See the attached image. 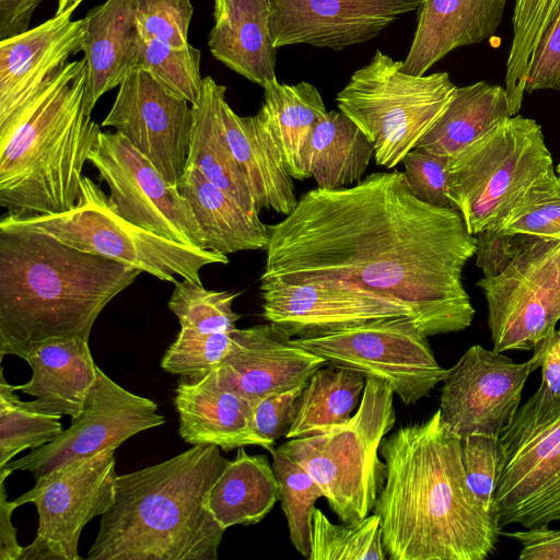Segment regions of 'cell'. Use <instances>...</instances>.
I'll return each instance as SVG.
<instances>
[{
	"mask_svg": "<svg viewBox=\"0 0 560 560\" xmlns=\"http://www.w3.org/2000/svg\"><path fill=\"white\" fill-rule=\"evenodd\" d=\"M267 230L259 280L360 285L408 306L428 337L472 323L463 271L476 237L458 210L417 198L401 171L308 190Z\"/></svg>",
	"mask_w": 560,
	"mask_h": 560,
	"instance_id": "1",
	"label": "cell"
},
{
	"mask_svg": "<svg viewBox=\"0 0 560 560\" xmlns=\"http://www.w3.org/2000/svg\"><path fill=\"white\" fill-rule=\"evenodd\" d=\"M385 481L373 513L390 560H483L501 529L468 486L462 440L440 408L381 442Z\"/></svg>",
	"mask_w": 560,
	"mask_h": 560,
	"instance_id": "2",
	"label": "cell"
},
{
	"mask_svg": "<svg viewBox=\"0 0 560 560\" xmlns=\"http://www.w3.org/2000/svg\"><path fill=\"white\" fill-rule=\"evenodd\" d=\"M142 271L0 220V357L90 338L103 308Z\"/></svg>",
	"mask_w": 560,
	"mask_h": 560,
	"instance_id": "3",
	"label": "cell"
},
{
	"mask_svg": "<svg viewBox=\"0 0 560 560\" xmlns=\"http://www.w3.org/2000/svg\"><path fill=\"white\" fill-rule=\"evenodd\" d=\"M228 462L217 445H194L117 476L88 559L217 560L225 529L205 501Z\"/></svg>",
	"mask_w": 560,
	"mask_h": 560,
	"instance_id": "4",
	"label": "cell"
},
{
	"mask_svg": "<svg viewBox=\"0 0 560 560\" xmlns=\"http://www.w3.org/2000/svg\"><path fill=\"white\" fill-rule=\"evenodd\" d=\"M86 61H68L0 125V206L22 215L72 209L102 131L84 108Z\"/></svg>",
	"mask_w": 560,
	"mask_h": 560,
	"instance_id": "5",
	"label": "cell"
},
{
	"mask_svg": "<svg viewBox=\"0 0 560 560\" xmlns=\"http://www.w3.org/2000/svg\"><path fill=\"white\" fill-rule=\"evenodd\" d=\"M394 395L384 382L366 378L359 407L347 422L288 439L278 447L312 476L342 523L366 517L384 485L380 446L396 423Z\"/></svg>",
	"mask_w": 560,
	"mask_h": 560,
	"instance_id": "6",
	"label": "cell"
},
{
	"mask_svg": "<svg viewBox=\"0 0 560 560\" xmlns=\"http://www.w3.org/2000/svg\"><path fill=\"white\" fill-rule=\"evenodd\" d=\"M456 88L448 72L410 74L402 61L376 50L336 102L373 144L375 163L394 168L441 117Z\"/></svg>",
	"mask_w": 560,
	"mask_h": 560,
	"instance_id": "7",
	"label": "cell"
},
{
	"mask_svg": "<svg viewBox=\"0 0 560 560\" xmlns=\"http://www.w3.org/2000/svg\"><path fill=\"white\" fill-rule=\"evenodd\" d=\"M553 172L541 126L517 114L448 158V197L476 235L498 230L524 194Z\"/></svg>",
	"mask_w": 560,
	"mask_h": 560,
	"instance_id": "8",
	"label": "cell"
},
{
	"mask_svg": "<svg viewBox=\"0 0 560 560\" xmlns=\"http://www.w3.org/2000/svg\"><path fill=\"white\" fill-rule=\"evenodd\" d=\"M1 220L47 233L68 246L172 283L180 277L202 284L200 270L205 266L229 264L228 255L180 244L129 222L88 176L82 178L72 209L55 214L8 212Z\"/></svg>",
	"mask_w": 560,
	"mask_h": 560,
	"instance_id": "9",
	"label": "cell"
},
{
	"mask_svg": "<svg viewBox=\"0 0 560 560\" xmlns=\"http://www.w3.org/2000/svg\"><path fill=\"white\" fill-rule=\"evenodd\" d=\"M492 513L498 527L560 521V396L542 386L500 435Z\"/></svg>",
	"mask_w": 560,
	"mask_h": 560,
	"instance_id": "10",
	"label": "cell"
},
{
	"mask_svg": "<svg viewBox=\"0 0 560 560\" xmlns=\"http://www.w3.org/2000/svg\"><path fill=\"white\" fill-rule=\"evenodd\" d=\"M292 341L328 364L384 382L405 405L429 396L448 371L436 361L428 336L406 316L371 320Z\"/></svg>",
	"mask_w": 560,
	"mask_h": 560,
	"instance_id": "11",
	"label": "cell"
},
{
	"mask_svg": "<svg viewBox=\"0 0 560 560\" xmlns=\"http://www.w3.org/2000/svg\"><path fill=\"white\" fill-rule=\"evenodd\" d=\"M116 448L67 462L36 479L13 501L33 503L38 513L37 535L23 547L20 560H80L79 539L85 525L113 504L116 488Z\"/></svg>",
	"mask_w": 560,
	"mask_h": 560,
	"instance_id": "12",
	"label": "cell"
},
{
	"mask_svg": "<svg viewBox=\"0 0 560 560\" xmlns=\"http://www.w3.org/2000/svg\"><path fill=\"white\" fill-rule=\"evenodd\" d=\"M560 272V241L517 235V250L500 275L476 285L485 294L493 350H534L559 322L552 292Z\"/></svg>",
	"mask_w": 560,
	"mask_h": 560,
	"instance_id": "13",
	"label": "cell"
},
{
	"mask_svg": "<svg viewBox=\"0 0 560 560\" xmlns=\"http://www.w3.org/2000/svg\"><path fill=\"white\" fill-rule=\"evenodd\" d=\"M88 162L107 184L108 200L122 218L162 237L206 249L194 213L177 186L121 133L101 131Z\"/></svg>",
	"mask_w": 560,
	"mask_h": 560,
	"instance_id": "14",
	"label": "cell"
},
{
	"mask_svg": "<svg viewBox=\"0 0 560 560\" xmlns=\"http://www.w3.org/2000/svg\"><path fill=\"white\" fill-rule=\"evenodd\" d=\"M158 409L155 401L127 390L96 366V380L70 427L5 467L31 472L36 480L67 462L117 448L131 436L164 424Z\"/></svg>",
	"mask_w": 560,
	"mask_h": 560,
	"instance_id": "15",
	"label": "cell"
},
{
	"mask_svg": "<svg viewBox=\"0 0 560 560\" xmlns=\"http://www.w3.org/2000/svg\"><path fill=\"white\" fill-rule=\"evenodd\" d=\"M535 370L530 359L516 363L502 352L471 346L443 381V421L460 440L475 434L500 438L512 423Z\"/></svg>",
	"mask_w": 560,
	"mask_h": 560,
	"instance_id": "16",
	"label": "cell"
},
{
	"mask_svg": "<svg viewBox=\"0 0 560 560\" xmlns=\"http://www.w3.org/2000/svg\"><path fill=\"white\" fill-rule=\"evenodd\" d=\"M140 66L120 83L103 127H114L176 185L187 165L191 105Z\"/></svg>",
	"mask_w": 560,
	"mask_h": 560,
	"instance_id": "17",
	"label": "cell"
},
{
	"mask_svg": "<svg viewBox=\"0 0 560 560\" xmlns=\"http://www.w3.org/2000/svg\"><path fill=\"white\" fill-rule=\"evenodd\" d=\"M259 282L262 317L291 338L319 336L382 318L406 316L413 320L410 308L398 300L355 284Z\"/></svg>",
	"mask_w": 560,
	"mask_h": 560,
	"instance_id": "18",
	"label": "cell"
},
{
	"mask_svg": "<svg viewBox=\"0 0 560 560\" xmlns=\"http://www.w3.org/2000/svg\"><path fill=\"white\" fill-rule=\"evenodd\" d=\"M421 0H270V34L278 49L310 45L336 51L369 42Z\"/></svg>",
	"mask_w": 560,
	"mask_h": 560,
	"instance_id": "19",
	"label": "cell"
},
{
	"mask_svg": "<svg viewBox=\"0 0 560 560\" xmlns=\"http://www.w3.org/2000/svg\"><path fill=\"white\" fill-rule=\"evenodd\" d=\"M327 364L317 354L296 346L278 325H255L231 332V345L218 376L253 404L268 395L306 384Z\"/></svg>",
	"mask_w": 560,
	"mask_h": 560,
	"instance_id": "20",
	"label": "cell"
},
{
	"mask_svg": "<svg viewBox=\"0 0 560 560\" xmlns=\"http://www.w3.org/2000/svg\"><path fill=\"white\" fill-rule=\"evenodd\" d=\"M83 0L35 27L0 40V125L83 49L84 19L73 20Z\"/></svg>",
	"mask_w": 560,
	"mask_h": 560,
	"instance_id": "21",
	"label": "cell"
},
{
	"mask_svg": "<svg viewBox=\"0 0 560 560\" xmlns=\"http://www.w3.org/2000/svg\"><path fill=\"white\" fill-rule=\"evenodd\" d=\"M178 433L190 445H217L229 452L247 445L273 447L253 428V402L226 385L215 369L201 377H183L175 389Z\"/></svg>",
	"mask_w": 560,
	"mask_h": 560,
	"instance_id": "22",
	"label": "cell"
},
{
	"mask_svg": "<svg viewBox=\"0 0 560 560\" xmlns=\"http://www.w3.org/2000/svg\"><path fill=\"white\" fill-rule=\"evenodd\" d=\"M506 0H421L413 38L402 61L410 74L423 75L456 48L492 37Z\"/></svg>",
	"mask_w": 560,
	"mask_h": 560,
	"instance_id": "23",
	"label": "cell"
},
{
	"mask_svg": "<svg viewBox=\"0 0 560 560\" xmlns=\"http://www.w3.org/2000/svg\"><path fill=\"white\" fill-rule=\"evenodd\" d=\"M32 369L28 382L15 386L16 390L34 396L22 404L33 410L56 415H79L96 380V364L89 339L72 336L45 341L23 357Z\"/></svg>",
	"mask_w": 560,
	"mask_h": 560,
	"instance_id": "24",
	"label": "cell"
},
{
	"mask_svg": "<svg viewBox=\"0 0 560 560\" xmlns=\"http://www.w3.org/2000/svg\"><path fill=\"white\" fill-rule=\"evenodd\" d=\"M83 19L84 108L91 115L97 101L139 66L140 35L135 0H105Z\"/></svg>",
	"mask_w": 560,
	"mask_h": 560,
	"instance_id": "25",
	"label": "cell"
},
{
	"mask_svg": "<svg viewBox=\"0 0 560 560\" xmlns=\"http://www.w3.org/2000/svg\"><path fill=\"white\" fill-rule=\"evenodd\" d=\"M211 55L232 71L264 88L277 79V48L270 34V0H213Z\"/></svg>",
	"mask_w": 560,
	"mask_h": 560,
	"instance_id": "26",
	"label": "cell"
},
{
	"mask_svg": "<svg viewBox=\"0 0 560 560\" xmlns=\"http://www.w3.org/2000/svg\"><path fill=\"white\" fill-rule=\"evenodd\" d=\"M222 121L228 143L257 209L288 215L299 199L281 151L266 125L257 115H237L228 100L222 104Z\"/></svg>",
	"mask_w": 560,
	"mask_h": 560,
	"instance_id": "27",
	"label": "cell"
},
{
	"mask_svg": "<svg viewBox=\"0 0 560 560\" xmlns=\"http://www.w3.org/2000/svg\"><path fill=\"white\" fill-rule=\"evenodd\" d=\"M176 186L194 213L206 249L229 255L266 248L267 224L209 182L198 168L187 165Z\"/></svg>",
	"mask_w": 560,
	"mask_h": 560,
	"instance_id": "28",
	"label": "cell"
},
{
	"mask_svg": "<svg viewBox=\"0 0 560 560\" xmlns=\"http://www.w3.org/2000/svg\"><path fill=\"white\" fill-rule=\"evenodd\" d=\"M225 100L226 88L210 75L203 77L199 98L191 105L187 165L198 168L209 182L235 199L248 213L259 215L260 211L224 132L222 104Z\"/></svg>",
	"mask_w": 560,
	"mask_h": 560,
	"instance_id": "29",
	"label": "cell"
},
{
	"mask_svg": "<svg viewBox=\"0 0 560 560\" xmlns=\"http://www.w3.org/2000/svg\"><path fill=\"white\" fill-rule=\"evenodd\" d=\"M262 89L264 100L256 115L276 140L291 177L310 178L311 137L328 112L319 91L306 81L283 84L277 79Z\"/></svg>",
	"mask_w": 560,
	"mask_h": 560,
	"instance_id": "30",
	"label": "cell"
},
{
	"mask_svg": "<svg viewBox=\"0 0 560 560\" xmlns=\"http://www.w3.org/2000/svg\"><path fill=\"white\" fill-rule=\"evenodd\" d=\"M280 500V487L266 455H249L244 446L211 486L205 506L225 530L264 520Z\"/></svg>",
	"mask_w": 560,
	"mask_h": 560,
	"instance_id": "31",
	"label": "cell"
},
{
	"mask_svg": "<svg viewBox=\"0 0 560 560\" xmlns=\"http://www.w3.org/2000/svg\"><path fill=\"white\" fill-rule=\"evenodd\" d=\"M509 117L505 88L486 81L457 86L444 113L416 148L452 158Z\"/></svg>",
	"mask_w": 560,
	"mask_h": 560,
	"instance_id": "32",
	"label": "cell"
},
{
	"mask_svg": "<svg viewBox=\"0 0 560 560\" xmlns=\"http://www.w3.org/2000/svg\"><path fill=\"white\" fill-rule=\"evenodd\" d=\"M372 158L373 144L342 112L329 110L316 125L308 170L317 187L332 189L360 183Z\"/></svg>",
	"mask_w": 560,
	"mask_h": 560,
	"instance_id": "33",
	"label": "cell"
},
{
	"mask_svg": "<svg viewBox=\"0 0 560 560\" xmlns=\"http://www.w3.org/2000/svg\"><path fill=\"white\" fill-rule=\"evenodd\" d=\"M366 378L340 366L316 370L300 395L287 439L317 434L347 422L359 407Z\"/></svg>",
	"mask_w": 560,
	"mask_h": 560,
	"instance_id": "34",
	"label": "cell"
},
{
	"mask_svg": "<svg viewBox=\"0 0 560 560\" xmlns=\"http://www.w3.org/2000/svg\"><path fill=\"white\" fill-rule=\"evenodd\" d=\"M559 12L560 0H514L513 39L505 74L511 116L521 109L530 57Z\"/></svg>",
	"mask_w": 560,
	"mask_h": 560,
	"instance_id": "35",
	"label": "cell"
},
{
	"mask_svg": "<svg viewBox=\"0 0 560 560\" xmlns=\"http://www.w3.org/2000/svg\"><path fill=\"white\" fill-rule=\"evenodd\" d=\"M381 518L373 513L353 523L335 524L317 508L312 514L308 560H385Z\"/></svg>",
	"mask_w": 560,
	"mask_h": 560,
	"instance_id": "36",
	"label": "cell"
},
{
	"mask_svg": "<svg viewBox=\"0 0 560 560\" xmlns=\"http://www.w3.org/2000/svg\"><path fill=\"white\" fill-rule=\"evenodd\" d=\"M15 386L0 372V468L22 451L35 450L56 440L63 431L61 416L25 407L14 394Z\"/></svg>",
	"mask_w": 560,
	"mask_h": 560,
	"instance_id": "37",
	"label": "cell"
},
{
	"mask_svg": "<svg viewBox=\"0 0 560 560\" xmlns=\"http://www.w3.org/2000/svg\"><path fill=\"white\" fill-rule=\"evenodd\" d=\"M272 467L280 487L281 509L287 518L292 545L303 557L311 552L312 514L315 502L324 498L312 476L294 459L273 447Z\"/></svg>",
	"mask_w": 560,
	"mask_h": 560,
	"instance_id": "38",
	"label": "cell"
},
{
	"mask_svg": "<svg viewBox=\"0 0 560 560\" xmlns=\"http://www.w3.org/2000/svg\"><path fill=\"white\" fill-rule=\"evenodd\" d=\"M168 308L180 328L198 332H231L241 315L233 311L237 292L207 290L202 284L183 279L176 281Z\"/></svg>",
	"mask_w": 560,
	"mask_h": 560,
	"instance_id": "39",
	"label": "cell"
},
{
	"mask_svg": "<svg viewBox=\"0 0 560 560\" xmlns=\"http://www.w3.org/2000/svg\"><path fill=\"white\" fill-rule=\"evenodd\" d=\"M139 66L148 71L167 91L195 104L200 95L201 51L188 45L176 48L155 38L140 34Z\"/></svg>",
	"mask_w": 560,
	"mask_h": 560,
	"instance_id": "40",
	"label": "cell"
},
{
	"mask_svg": "<svg viewBox=\"0 0 560 560\" xmlns=\"http://www.w3.org/2000/svg\"><path fill=\"white\" fill-rule=\"evenodd\" d=\"M498 230L560 241V175L553 172L536 182Z\"/></svg>",
	"mask_w": 560,
	"mask_h": 560,
	"instance_id": "41",
	"label": "cell"
},
{
	"mask_svg": "<svg viewBox=\"0 0 560 560\" xmlns=\"http://www.w3.org/2000/svg\"><path fill=\"white\" fill-rule=\"evenodd\" d=\"M231 332L205 334L180 328L162 358V369L188 378L206 375L218 368L226 355Z\"/></svg>",
	"mask_w": 560,
	"mask_h": 560,
	"instance_id": "42",
	"label": "cell"
},
{
	"mask_svg": "<svg viewBox=\"0 0 560 560\" xmlns=\"http://www.w3.org/2000/svg\"><path fill=\"white\" fill-rule=\"evenodd\" d=\"M140 34L176 48H185L194 14L190 0H135Z\"/></svg>",
	"mask_w": 560,
	"mask_h": 560,
	"instance_id": "43",
	"label": "cell"
},
{
	"mask_svg": "<svg viewBox=\"0 0 560 560\" xmlns=\"http://www.w3.org/2000/svg\"><path fill=\"white\" fill-rule=\"evenodd\" d=\"M500 457L499 438L475 434L462 439V459L468 486L491 514Z\"/></svg>",
	"mask_w": 560,
	"mask_h": 560,
	"instance_id": "44",
	"label": "cell"
},
{
	"mask_svg": "<svg viewBox=\"0 0 560 560\" xmlns=\"http://www.w3.org/2000/svg\"><path fill=\"white\" fill-rule=\"evenodd\" d=\"M401 163L417 198L432 206L455 209L448 197V158L415 148Z\"/></svg>",
	"mask_w": 560,
	"mask_h": 560,
	"instance_id": "45",
	"label": "cell"
},
{
	"mask_svg": "<svg viewBox=\"0 0 560 560\" xmlns=\"http://www.w3.org/2000/svg\"><path fill=\"white\" fill-rule=\"evenodd\" d=\"M305 385L268 395L253 404V428L258 436L272 446L277 440L287 436Z\"/></svg>",
	"mask_w": 560,
	"mask_h": 560,
	"instance_id": "46",
	"label": "cell"
},
{
	"mask_svg": "<svg viewBox=\"0 0 560 560\" xmlns=\"http://www.w3.org/2000/svg\"><path fill=\"white\" fill-rule=\"evenodd\" d=\"M560 90V12L547 27L530 57L525 92Z\"/></svg>",
	"mask_w": 560,
	"mask_h": 560,
	"instance_id": "47",
	"label": "cell"
},
{
	"mask_svg": "<svg viewBox=\"0 0 560 560\" xmlns=\"http://www.w3.org/2000/svg\"><path fill=\"white\" fill-rule=\"evenodd\" d=\"M476 237V266L483 277L502 273L512 262L517 250V235L500 230H485Z\"/></svg>",
	"mask_w": 560,
	"mask_h": 560,
	"instance_id": "48",
	"label": "cell"
},
{
	"mask_svg": "<svg viewBox=\"0 0 560 560\" xmlns=\"http://www.w3.org/2000/svg\"><path fill=\"white\" fill-rule=\"evenodd\" d=\"M501 535L517 540L521 560H560V530L548 525L524 530L501 532Z\"/></svg>",
	"mask_w": 560,
	"mask_h": 560,
	"instance_id": "49",
	"label": "cell"
},
{
	"mask_svg": "<svg viewBox=\"0 0 560 560\" xmlns=\"http://www.w3.org/2000/svg\"><path fill=\"white\" fill-rule=\"evenodd\" d=\"M535 369H541L542 386L552 396H560V329H555L535 348L530 358Z\"/></svg>",
	"mask_w": 560,
	"mask_h": 560,
	"instance_id": "50",
	"label": "cell"
},
{
	"mask_svg": "<svg viewBox=\"0 0 560 560\" xmlns=\"http://www.w3.org/2000/svg\"><path fill=\"white\" fill-rule=\"evenodd\" d=\"M44 0H0V40L28 30L35 10Z\"/></svg>",
	"mask_w": 560,
	"mask_h": 560,
	"instance_id": "51",
	"label": "cell"
},
{
	"mask_svg": "<svg viewBox=\"0 0 560 560\" xmlns=\"http://www.w3.org/2000/svg\"><path fill=\"white\" fill-rule=\"evenodd\" d=\"M4 481L0 480V560H20L23 547L19 545L12 513L18 508L7 499Z\"/></svg>",
	"mask_w": 560,
	"mask_h": 560,
	"instance_id": "52",
	"label": "cell"
},
{
	"mask_svg": "<svg viewBox=\"0 0 560 560\" xmlns=\"http://www.w3.org/2000/svg\"><path fill=\"white\" fill-rule=\"evenodd\" d=\"M552 308L557 319H560V272L552 292Z\"/></svg>",
	"mask_w": 560,
	"mask_h": 560,
	"instance_id": "53",
	"label": "cell"
},
{
	"mask_svg": "<svg viewBox=\"0 0 560 560\" xmlns=\"http://www.w3.org/2000/svg\"><path fill=\"white\" fill-rule=\"evenodd\" d=\"M77 0H57V10L55 14H59L65 12L69 7H71Z\"/></svg>",
	"mask_w": 560,
	"mask_h": 560,
	"instance_id": "54",
	"label": "cell"
},
{
	"mask_svg": "<svg viewBox=\"0 0 560 560\" xmlns=\"http://www.w3.org/2000/svg\"><path fill=\"white\" fill-rule=\"evenodd\" d=\"M556 171L558 172V175H560V163L558 164Z\"/></svg>",
	"mask_w": 560,
	"mask_h": 560,
	"instance_id": "55",
	"label": "cell"
}]
</instances>
